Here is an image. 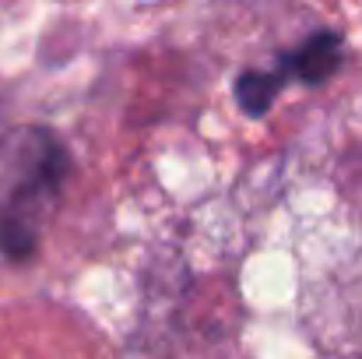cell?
Returning <instances> with one entry per match:
<instances>
[{
    "instance_id": "obj_3",
    "label": "cell",
    "mask_w": 362,
    "mask_h": 359,
    "mask_svg": "<svg viewBox=\"0 0 362 359\" xmlns=\"http://www.w3.org/2000/svg\"><path fill=\"white\" fill-rule=\"evenodd\" d=\"M285 81L288 78L278 67L274 71H243L240 78H236V85H233L236 106H240L246 117H264L274 106V99L285 89Z\"/></svg>"
},
{
    "instance_id": "obj_2",
    "label": "cell",
    "mask_w": 362,
    "mask_h": 359,
    "mask_svg": "<svg viewBox=\"0 0 362 359\" xmlns=\"http://www.w3.org/2000/svg\"><path fill=\"white\" fill-rule=\"evenodd\" d=\"M345 60V42L338 32L324 28V32H313L310 39H303L296 50L281 53L278 57V71L285 78H296L303 85H324L338 74Z\"/></svg>"
},
{
    "instance_id": "obj_1",
    "label": "cell",
    "mask_w": 362,
    "mask_h": 359,
    "mask_svg": "<svg viewBox=\"0 0 362 359\" xmlns=\"http://www.w3.org/2000/svg\"><path fill=\"white\" fill-rule=\"evenodd\" d=\"M74 173L71 148L42 123H18L0 134V253L25 264L60 208Z\"/></svg>"
}]
</instances>
